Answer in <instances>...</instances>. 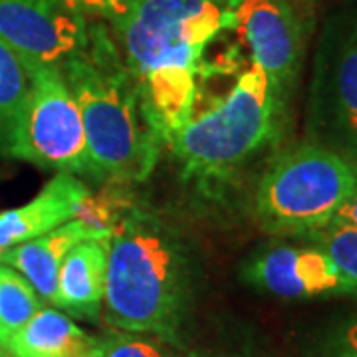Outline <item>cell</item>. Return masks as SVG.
Here are the masks:
<instances>
[{
  "mask_svg": "<svg viewBox=\"0 0 357 357\" xmlns=\"http://www.w3.org/2000/svg\"><path fill=\"white\" fill-rule=\"evenodd\" d=\"M109 238L77 243L64 258L58 272L54 306L77 318H98L105 294Z\"/></svg>",
  "mask_w": 357,
  "mask_h": 357,
  "instance_id": "4fadbf2b",
  "label": "cell"
},
{
  "mask_svg": "<svg viewBox=\"0 0 357 357\" xmlns=\"http://www.w3.org/2000/svg\"><path fill=\"white\" fill-rule=\"evenodd\" d=\"M30 93L14 128L6 157L89 177L82 115L60 68H34Z\"/></svg>",
  "mask_w": 357,
  "mask_h": 357,
  "instance_id": "8992f818",
  "label": "cell"
},
{
  "mask_svg": "<svg viewBox=\"0 0 357 357\" xmlns=\"http://www.w3.org/2000/svg\"><path fill=\"white\" fill-rule=\"evenodd\" d=\"M337 220H342L345 225H351L354 229H357V189L354 195L345 201V204L340 208V213L335 215Z\"/></svg>",
  "mask_w": 357,
  "mask_h": 357,
  "instance_id": "44dd1931",
  "label": "cell"
},
{
  "mask_svg": "<svg viewBox=\"0 0 357 357\" xmlns=\"http://www.w3.org/2000/svg\"><path fill=\"white\" fill-rule=\"evenodd\" d=\"M86 16L66 0H0V40L26 70L60 68L88 42Z\"/></svg>",
  "mask_w": 357,
  "mask_h": 357,
  "instance_id": "ba28073f",
  "label": "cell"
},
{
  "mask_svg": "<svg viewBox=\"0 0 357 357\" xmlns=\"http://www.w3.org/2000/svg\"><path fill=\"white\" fill-rule=\"evenodd\" d=\"M30 93V74L0 40V155H8L13 133Z\"/></svg>",
  "mask_w": 357,
  "mask_h": 357,
  "instance_id": "9a60e30c",
  "label": "cell"
},
{
  "mask_svg": "<svg viewBox=\"0 0 357 357\" xmlns=\"http://www.w3.org/2000/svg\"><path fill=\"white\" fill-rule=\"evenodd\" d=\"M306 357H357V316L319 330L307 342Z\"/></svg>",
  "mask_w": 357,
  "mask_h": 357,
  "instance_id": "ac0fdd59",
  "label": "cell"
},
{
  "mask_svg": "<svg viewBox=\"0 0 357 357\" xmlns=\"http://www.w3.org/2000/svg\"><path fill=\"white\" fill-rule=\"evenodd\" d=\"M38 310L42 298L14 268L0 264V347H6Z\"/></svg>",
  "mask_w": 357,
  "mask_h": 357,
  "instance_id": "2e32d148",
  "label": "cell"
},
{
  "mask_svg": "<svg viewBox=\"0 0 357 357\" xmlns=\"http://www.w3.org/2000/svg\"><path fill=\"white\" fill-rule=\"evenodd\" d=\"M66 2L82 16L91 14L115 26L131 13L137 0H66Z\"/></svg>",
  "mask_w": 357,
  "mask_h": 357,
  "instance_id": "ffe728a7",
  "label": "cell"
},
{
  "mask_svg": "<svg viewBox=\"0 0 357 357\" xmlns=\"http://www.w3.org/2000/svg\"><path fill=\"white\" fill-rule=\"evenodd\" d=\"M304 238L332 260L347 294L354 296L357 292V229L333 218L330 225L304 234Z\"/></svg>",
  "mask_w": 357,
  "mask_h": 357,
  "instance_id": "e0dca14e",
  "label": "cell"
},
{
  "mask_svg": "<svg viewBox=\"0 0 357 357\" xmlns=\"http://www.w3.org/2000/svg\"><path fill=\"white\" fill-rule=\"evenodd\" d=\"M286 102L266 74L250 62L229 93L201 115H191L169 147L185 175L220 181L248 165L278 137Z\"/></svg>",
  "mask_w": 357,
  "mask_h": 357,
  "instance_id": "3957f363",
  "label": "cell"
},
{
  "mask_svg": "<svg viewBox=\"0 0 357 357\" xmlns=\"http://www.w3.org/2000/svg\"><path fill=\"white\" fill-rule=\"evenodd\" d=\"M98 357H169L165 349L137 333L114 332L100 337Z\"/></svg>",
  "mask_w": 357,
  "mask_h": 357,
  "instance_id": "d6986e66",
  "label": "cell"
},
{
  "mask_svg": "<svg viewBox=\"0 0 357 357\" xmlns=\"http://www.w3.org/2000/svg\"><path fill=\"white\" fill-rule=\"evenodd\" d=\"M109 236V229L91 225L84 218H72L38 238L2 252V264L14 268L20 276H24L40 298L52 304L58 286V272L68 252L82 241Z\"/></svg>",
  "mask_w": 357,
  "mask_h": 357,
  "instance_id": "7c38bea8",
  "label": "cell"
},
{
  "mask_svg": "<svg viewBox=\"0 0 357 357\" xmlns=\"http://www.w3.org/2000/svg\"><path fill=\"white\" fill-rule=\"evenodd\" d=\"M0 264H2V252H0Z\"/></svg>",
  "mask_w": 357,
  "mask_h": 357,
  "instance_id": "cb8c5ba5",
  "label": "cell"
},
{
  "mask_svg": "<svg viewBox=\"0 0 357 357\" xmlns=\"http://www.w3.org/2000/svg\"><path fill=\"white\" fill-rule=\"evenodd\" d=\"M354 296H356V298H357V292H356V294H354Z\"/></svg>",
  "mask_w": 357,
  "mask_h": 357,
  "instance_id": "d4e9b609",
  "label": "cell"
},
{
  "mask_svg": "<svg viewBox=\"0 0 357 357\" xmlns=\"http://www.w3.org/2000/svg\"><path fill=\"white\" fill-rule=\"evenodd\" d=\"M236 32L284 102L304 62V26L290 0H229Z\"/></svg>",
  "mask_w": 357,
  "mask_h": 357,
  "instance_id": "9c48e42d",
  "label": "cell"
},
{
  "mask_svg": "<svg viewBox=\"0 0 357 357\" xmlns=\"http://www.w3.org/2000/svg\"><path fill=\"white\" fill-rule=\"evenodd\" d=\"M357 189V167L314 141L282 153L262 175L255 211L274 236H304L330 225Z\"/></svg>",
  "mask_w": 357,
  "mask_h": 357,
  "instance_id": "277c9868",
  "label": "cell"
},
{
  "mask_svg": "<svg viewBox=\"0 0 357 357\" xmlns=\"http://www.w3.org/2000/svg\"><path fill=\"white\" fill-rule=\"evenodd\" d=\"M4 349L14 357H98L100 337L84 332L60 310L42 307Z\"/></svg>",
  "mask_w": 357,
  "mask_h": 357,
  "instance_id": "5bb4252c",
  "label": "cell"
},
{
  "mask_svg": "<svg viewBox=\"0 0 357 357\" xmlns=\"http://www.w3.org/2000/svg\"><path fill=\"white\" fill-rule=\"evenodd\" d=\"M62 74L82 115L89 177L103 183L149 177L165 141L147 119L137 79L103 26H89L86 46Z\"/></svg>",
  "mask_w": 357,
  "mask_h": 357,
  "instance_id": "6da1fadb",
  "label": "cell"
},
{
  "mask_svg": "<svg viewBox=\"0 0 357 357\" xmlns=\"http://www.w3.org/2000/svg\"><path fill=\"white\" fill-rule=\"evenodd\" d=\"M306 135L357 167V0H344L324 22L307 93Z\"/></svg>",
  "mask_w": 357,
  "mask_h": 357,
  "instance_id": "5b68a950",
  "label": "cell"
},
{
  "mask_svg": "<svg viewBox=\"0 0 357 357\" xmlns=\"http://www.w3.org/2000/svg\"><path fill=\"white\" fill-rule=\"evenodd\" d=\"M0 357H14L10 351H6L4 347H0Z\"/></svg>",
  "mask_w": 357,
  "mask_h": 357,
  "instance_id": "7402d4cb",
  "label": "cell"
},
{
  "mask_svg": "<svg viewBox=\"0 0 357 357\" xmlns=\"http://www.w3.org/2000/svg\"><path fill=\"white\" fill-rule=\"evenodd\" d=\"M206 0H137L117 22L121 54L135 79L161 68H191L201 72L208 26Z\"/></svg>",
  "mask_w": 357,
  "mask_h": 357,
  "instance_id": "52a82bcc",
  "label": "cell"
},
{
  "mask_svg": "<svg viewBox=\"0 0 357 357\" xmlns=\"http://www.w3.org/2000/svg\"><path fill=\"white\" fill-rule=\"evenodd\" d=\"M290 2H310V0H290Z\"/></svg>",
  "mask_w": 357,
  "mask_h": 357,
  "instance_id": "603a6c76",
  "label": "cell"
},
{
  "mask_svg": "<svg viewBox=\"0 0 357 357\" xmlns=\"http://www.w3.org/2000/svg\"><path fill=\"white\" fill-rule=\"evenodd\" d=\"M244 280L284 300L347 294L332 260L314 244H270L246 262Z\"/></svg>",
  "mask_w": 357,
  "mask_h": 357,
  "instance_id": "30bf717a",
  "label": "cell"
},
{
  "mask_svg": "<svg viewBox=\"0 0 357 357\" xmlns=\"http://www.w3.org/2000/svg\"><path fill=\"white\" fill-rule=\"evenodd\" d=\"M191 256L177 230L143 211L117 218L109 236L103 306L123 332L177 342L191 294Z\"/></svg>",
  "mask_w": 357,
  "mask_h": 357,
  "instance_id": "7a4b0ae2",
  "label": "cell"
},
{
  "mask_svg": "<svg viewBox=\"0 0 357 357\" xmlns=\"http://www.w3.org/2000/svg\"><path fill=\"white\" fill-rule=\"evenodd\" d=\"M89 197L91 191L82 178L56 173L32 201L0 213V252L38 238L76 218Z\"/></svg>",
  "mask_w": 357,
  "mask_h": 357,
  "instance_id": "8fae6325",
  "label": "cell"
}]
</instances>
